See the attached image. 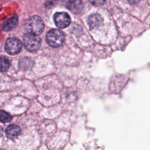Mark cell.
Instances as JSON below:
<instances>
[{
    "instance_id": "cell-4",
    "label": "cell",
    "mask_w": 150,
    "mask_h": 150,
    "mask_svg": "<svg viewBox=\"0 0 150 150\" xmlns=\"http://www.w3.org/2000/svg\"><path fill=\"white\" fill-rule=\"evenodd\" d=\"M23 42L25 48L30 52L37 50L41 45V40L38 35L30 33H27L24 35Z\"/></svg>"
},
{
    "instance_id": "cell-14",
    "label": "cell",
    "mask_w": 150,
    "mask_h": 150,
    "mask_svg": "<svg viewBox=\"0 0 150 150\" xmlns=\"http://www.w3.org/2000/svg\"><path fill=\"white\" fill-rule=\"evenodd\" d=\"M89 1L93 5L96 6H100L104 4L105 0H89Z\"/></svg>"
},
{
    "instance_id": "cell-12",
    "label": "cell",
    "mask_w": 150,
    "mask_h": 150,
    "mask_svg": "<svg viewBox=\"0 0 150 150\" xmlns=\"http://www.w3.org/2000/svg\"><path fill=\"white\" fill-rule=\"evenodd\" d=\"M12 120V116L5 111L4 110H0V121L2 122H9Z\"/></svg>"
},
{
    "instance_id": "cell-8",
    "label": "cell",
    "mask_w": 150,
    "mask_h": 150,
    "mask_svg": "<svg viewBox=\"0 0 150 150\" xmlns=\"http://www.w3.org/2000/svg\"><path fill=\"white\" fill-rule=\"evenodd\" d=\"M67 8L74 13H79L83 9V4L81 0H67Z\"/></svg>"
},
{
    "instance_id": "cell-15",
    "label": "cell",
    "mask_w": 150,
    "mask_h": 150,
    "mask_svg": "<svg viewBox=\"0 0 150 150\" xmlns=\"http://www.w3.org/2000/svg\"><path fill=\"white\" fill-rule=\"evenodd\" d=\"M128 2L131 4H136L139 2L140 0H127Z\"/></svg>"
},
{
    "instance_id": "cell-1",
    "label": "cell",
    "mask_w": 150,
    "mask_h": 150,
    "mask_svg": "<svg viewBox=\"0 0 150 150\" xmlns=\"http://www.w3.org/2000/svg\"><path fill=\"white\" fill-rule=\"evenodd\" d=\"M25 28L28 33L39 35L42 33L45 28L43 20L38 16H32L26 21Z\"/></svg>"
},
{
    "instance_id": "cell-9",
    "label": "cell",
    "mask_w": 150,
    "mask_h": 150,
    "mask_svg": "<svg viewBox=\"0 0 150 150\" xmlns=\"http://www.w3.org/2000/svg\"><path fill=\"white\" fill-rule=\"evenodd\" d=\"M18 21V16L14 15L9 19L4 21L1 25V28L4 31H9L13 29L17 25Z\"/></svg>"
},
{
    "instance_id": "cell-5",
    "label": "cell",
    "mask_w": 150,
    "mask_h": 150,
    "mask_svg": "<svg viewBox=\"0 0 150 150\" xmlns=\"http://www.w3.org/2000/svg\"><path fill=\"white\" fill-rule=\"evenodd\" d=\"M21 42L15 38H10L8 39L5 43V51L11 55L18 54L21 51Z\"/></svg>"
},
{
    "instance_id": "cell-11",
    "label": "cell",
    "mask_w": 150,
    "mask_h": 150,
    "mask_svg": "<svg viewBox=\"0 0 150 150\" xmlns=\"http://www.w3.org/2000/svg\"><path fill=\"white\" fill-rule=\"evenodd\" d=\"M10 66L9 60L4 57H0V71H6Z\"/></svg>"
},
{
    "instance_id": "cell-16",
    "label": "cell",
    "mask_w": 150,
    "mask_h": 150,
    "mask_svg": "<svg viewBox=\"0 0 150 150\" xmlns=\"http://www.w3.org/2000/svg\"><path fill=\"white\" fill-rule=\"evenodd\" d=\"M2 134V127L0 126V137L1 136Z\"/></svg>"
},
{
    "instance_id": "cell-10",
    "label": "cell",
    "mask_w": 150,
    "mask_h": 150,
    "mask_svg": "<svg viewBox=\"0 0 150 150\" xmlns=\"http://www.w3.org/2000/svg\"><path fill=\"white\" fill-rule=\"evenodd\" d=\"M5 133L9 138H15L20 134L21 129L18 125H11L6 128Z\"/></svg>"
},
{
    "instance_id": "cell-13",
    "label": "cell",
    "mask_w": 150,
    "mask_h": 150,
    "mask_svg": "<svg viewBox=\"0 0 150 150\" xmlns=\"http://www.w3.org/2000/svg\"><path fill=\"white\" fill-rule=\"evenodd\" d=\"M59 0H46L45 2V6L47 8H51L55 5Z\"/></svg>"
},
{
    "instance_id": "cell-7",
    "label": "cell",
    "mask_w": 150,
    "mask_h": 150,
    "mask_svg": "<svg viewBox=\"0 0 150 150\" xmlns=\"http://www.w3.org/2000/svg\"><path fill=\"white\" fill-rule=\"evenodd\" d=\"M103 22V18L98 13L90 15L87 19V23L91 29H96L101 25Z\"/></svg>"
},
{
    "instance_id": "cell-3",
    "label": "cell",
    "mask_w": 150,
    "mask_h": 150,
    "mask_svg": "<svg viewBox=\"0 0 150 150\" xmlns=\"http://www.w3.org/2000/svg\"><path fill=\"white\" fill-rule=\"evenodd\" d=\"M128 80V77L125 75H115L113 76L110 83V90L113 93H120L126 85Z\"/></svg>"
},
{
    "instance_id": "cell-2",
    "label": "cell",
    "mask_w": 150,
    "mask_h": 150,
    "mask_svg": "<svg viewBox=\"0 0 150 150\" xmlns=\"http://www.w3.org/2000/svg\"><path fill=\"white\" fill-rule=\"evenodd\" d=\"M47 43L51 46L57 47L60 46L64 41V33L59 29L49 30L46 36Z\"/></svg>"
},
{
    "instance_id": "cell-6",
    "label": "cell",
    "mask_w": 150,
    "mask_h": 150,
    "mask_svg": "<svg viewBox=\"0 0 150 150\" xmlns=\"http://www.w3.org/2000/svg\"><path fill=\"white\" fill-rule=\"evenodd\" d=\"M53 19L56 26L59 28H65L71 22V18L65 12H56L53 16Z\"/></svg>"
}]
</instances>
